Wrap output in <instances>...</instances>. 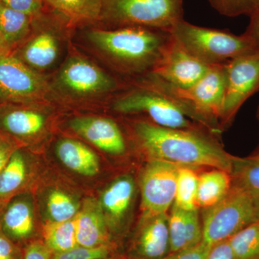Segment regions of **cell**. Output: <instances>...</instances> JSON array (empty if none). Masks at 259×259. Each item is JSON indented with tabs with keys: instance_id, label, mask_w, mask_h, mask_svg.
<instances>
[{
	"instance_id": "2e32d148",
	"label": "cell",
	"mask_w": 259,
	"mask_h": 259,
	"mask_svg": "<svg viewBox=\"0 0 259 259\" xmlns=\"http://www.w3.org/2000/svg\"><path fill=\"white\" fill-rule=\"evenodd\" d=\"M47 117L35 105L0 104V136L22 148L45 132Z\"/></svg>"
},
{
	"instance_id": "83f0119b",
	"label": "cell",
	"mask_w": 259,
	"mask_h": 259,
	"mask_svg": "<svg viewBox=\"0 0 259 259\" xmlns=\"http://www.w3.org/2000/svg\"><path fill=\"white\" fill-rule=\"evenodd\" d=\"M47 223H59L74 219L79 212V204L72 195L64 191L54 189L46 199Z\"/></svg>"
},
{
	"instance_id": "ffe728a7",
	"label": "cell",
	"mask_w": 259,
	"mask_h": 259,
	"mask_svg": "<svg viewBox=\"0 0 259 259\" xmlns=\"http://www.w3.org/2000/svg\"><path fill=\"white\" fill-rule=\"evenodd\" d=\"M168 214L171 253L188 249L203 241L199 209L186 210L173 204Z\"/></svg>"
},
{
	"instance_id": "d4e9b609",
	"label": "cell",
	"mask_w": 259,
	"mask_h": 259,
	"mask_svg": "<svg viewBox=\"0 0 259 259\" xmlns=\"http://www.w3.org/2000/svg\"><path fill=\"white\" fill-rule=\"evenodd\" d=\"M48 8L64 15L73 25L99 23L102 0H44Z\"/></svg>"
},
{
	"instance_id": "6da1fadb",
	"label": "cell",
	"mask_w": 259,
	"mask_h": 259,
	"mask_svg": "<svg viewBox=\"0 0 259 259\" xmlns=\"http://www.w3.org/2000/svg\"><path fill=\"white\" fill-rule=\"evenodd\" d=\"M129 126L135 141L148 159L193 168H220L231 173L233 156L225 151L218 135L206 127L170 128L144 118L131 120Z\"/></svg>"
},
{
	"instance_id": "8fae6325",
	"label": "cell",
	"mask_w": 259,
	"mask_h": 259,
	"mask_svg": "<svg viewBox=\"0 0 259 259\" xmlns=\"http://www.w3.org/2000/svg\"><path fill=\"white\" fill-rule=\"evenodd\" d=\"M225 64L212 66L203 77L189 89H182L199 124L218 136L226 91Z\"/></svg>"
},
{
	"instance_id": "5b68a950",
	"label": "cell",
	"mask_w": 259,
	"mask_h": 259,
	"mask_svg": "<svg viewBox=\"0 0 259 259\" xmlns=\"http://www.w3.org/2000/svg\"><path fill=\"white\" fill-rule=\"evenodd\" d=\"M184 0H102L99 23L107 29L139 26L170 31L184 20Z\"/></svg>"
},
{
	"instance_id": "277c9868",
	"label": "cell",
	"mask_w": 259,
	"mask_h": 259,
	"mask_svg": "<svg viewBox=\"0 0 259 259\" xmlns=\"http://www.w3.org/2000/svg\"><path fill=\"white\" fill-rule=\"evenodd\" d=\"M169 32L190 54L209 66L225 64L240 56L255 52L253 44L244 33L237 35L226 30L198 26L185 19Z\"/></svg>"
},
{
	"instance_id": "4dcf8cb0",
	"label": "cell",
	"mask_w": 259,
	"mask_h": 259,
	"mask_svg": "<svg viewBox=\"0 0 259 259\" xmlns=\"http://www.w3.org/2000/svg\"><path fill=\"white\" fill-rule=\"evenodd\" d=\"M119 254V250L110 245H103L96 248H86L77 245L66 251L52 253L51 259H105Z\"/></svg>"
},
{
	"instance_id": "836d02e7",
	"label": "cell",
	"mask_w": 259,
	"mask_h": 259,
	"mask_svg": "<svg viewBox=\"0 0 259 259\" xmlns=\"http://www.w3.org/2000/svg\"><path fill=\"white\" fill-rule=\"evenodd\" d=\"M23 248L15 244L0 228V259H23Z\"/></svg>"
},
{
	"instance_id": "bcb514c9",
	"label": "cell",
	"mask_w": 259,
	"mask_h": 259,
	"mask_svg": "<svg viewBox=\"0 0 259 259\" xmlns=\"http://www.w3.org/2000/svg\"><path fill=\"white\" fill-rule=\"evenodd\" d=\"M116 259H124V258H122V257L121 256V255L120 254H119L118 255H117V258H116Z\"/></svg>"
},
{
	"instance_id": "ab89813d",
	"label": "cell",
	"mask_w": 259,
	"mask_h": 259,
	"mask_svg": "<svg viewBox=\"0 0 259 259\" xmlns=\"http://www.w3.org/2000/svg\"><path fill=\"white\" fill-rule=\"evenodd\" d=\"M254 203L255 221L259 223V195L253 197Z\"/></svg>"
},
{
	"instance_id": "f1b7e54d",
	"label": "cell",
	"mask_w": 259,
	"mask_h": 259,
	"mask_svg": "<svg viewBox=\"0 0 259 259\" xmlns=\"http://www.w3.org/2000/svg\"><path fill=\"white\" fill-rule=\"evenodd\" d=\"M199 175L194 168L180 166L177 175L175 205L186 210L199 209L197 205Z\"/></svg>"
},
{
	"instance_id": "30bf717a",
	"label": "cell",
	"mask_w": 259,
	"mask_h": 259,
	"mask_svg": "<svg viewBox=\"0 0 259 259\" xmlns=\"http://www.w3.org/2000/svg\"><path fill=\"white\" fill-rule=\"evenodd\" d=\"M226 91L220 125L229 128L242 105L259 92V52L240 56L225 64Z\"/></svg>"
},
{
	"instance_id": "4fadbf2b",
	"label": "cell",
	"mask_w": 259,
	"mask_h": 259,
	"mask_svg": "<svg viewBox=\"0 0 259 259\" xmlns=\"http://www.w3.org/2000/svg\"><path fill=\"white\" fill-rule=\"evenodd\" d=\"M180 167L170 162L148 159L140 178L144 212L167 214L170 210L175 203Z\"/></svg>"
},
{
	"instance_id": "603a6c76",
	"label": "cell",
	"mask_w": 259,
	"mask_h": 259,
	"mask_svg": "<svg viewBox=\"0 0 259 259\" xmlns=\"http://www.w3.org/2000/svg\"><path fill=\"white\" fill-rule=\"evenodd\" d=\"M233 181L230 172L220 168H209L199 175L197 205L209 208L224 198L231 190Z\"/></svg>"
},
{
	"instance_id": "f546056e",
	"label": "cell",
	"mask_w": 259,
	"mask_h": 259,
	"mask_svg": "<svg viewBox=\"0 0 259 259\" xmlns=\"http://www.w3.org/2000/svg\"><path fill=\"white\" fill-rule=\"evenodd\" d=\"M228 241L236 259H259V223L245 227Z\"/></svg>"
},
{
	"instance_id": "ac0fdd59",
	"label": "cell",
	"mask_w": 259,
	"mask_h": 259,
	"mask_svg": "<svg viewBox=\"0 0 259 259\" xmlns=\"http://www.w3.org/2000/svg\"><path fill=\"white\" fill-rule=\"evenodd\" d=\"M78 136L99 149L112 156H122L127 151V141L120 125L109 117H79L70 122Z\"/></svg>"
},
{
	"instance_id": "4316f807",
	"label": "cell",
	"mask_w": 259,
	"mask_h": 259,
	"mask_svg": "<svg viewBox=\"0 0 259 259\" xmlns=\"http://www.w3.org/2000/svg\"><path fill=\"white\" fill-rule=\"evenodd\" d=\"M41 238L51 254L72 249L78 245L74 219L47 223L42 228Z\"/></svg>"
},
{
	"instance_id": "52a82bcc",
	"label": "cell",
	"mask_w": 259,
	"mask_h": 259,
	"mask_svg": "<svg viewBox=\"0 0 259 259\" xmlns=\"http://www.w3.org/2000/svg\"><path fill=\"white\" fill-rule=\"evenodd\" d=\"M203 242L213 245L228 241L255 221L253 196L233 185L218 203L202 211Z\"/></svg>"
},
{
	"instance_id": "7dc6e473",
	"label": "cell",
	"mask_w": 259,
	"mask_h": 259,
	"mask_svg": "<svg viewBox=\"0 0 259 259\" xmlns=\"http://www.w3.org/2000/svg\"><path fill=\"white\" fill-rule=\"evenodd\" d=\"M117 255H115V256L111 257V258H105V259H116L117 258Z\"/></svg>"
},
{
	"instance_id": "8992f818",
	"label": "cell",
	"mask_w": 259,
	"mask_h": 259,
	"mask_svg": "<svg viewBox=\"0 0 259 259\" xmlns=\"http://www.w3.org/2000/svg\"><path fill=\"white\" fill-rule=\"evenodd\" d=\"M73 26L64 15L46 5L45 10L34 17L31 33L10 54L37 72L46 71L59 59L61 35Z\"/></svg>"
},
{
	"instance_id": "9c48e42d",
	"label": "cell",
	"mask_w": 259,
	"mask_h": 259,
	"mask_svg": "<svg viewBox=\"0 0 259 259\" xmlns=\"http://www.w3.org/2000/svg\"><path fill=\"white\" fill-rule=\"evenodd\" d=\"M49 91L46 78L10 53L0 54V102L35 105Z\"/></svg>"
},
{
	"instance_id": "8d00e7d4",
	"label": "cell",
	"mask_w": 259,
	"mask_h": 259,
	"mask_svg": "<svg viewBox=\"0 0 259 259\" xmlns=\"http://www.w3.org/2000/svg\"><path fill=\"white\" fill-rule=\"evenodd\" d=\"M250 22L244 34L249 38L255 51L259 52V7L249 15Z\"/></svg>"
},
{
	"instance_id": "1f68e13d",
	"label": "cell",
	"mask_w": 259,
	"mask_h": 259,
	"mask_svg": "<svg viewBox=\"0 0 259 259\" xmlns=\"http://www.w3.org/2000/svg\"><path fill=\"white\" fill-rule=\"evenodd\" d=\"M209 3L220 14L235 18L249 15L256 7L253 0H209Z\"/></svg>"
},
{
	"instance_id": "7bdbcfd3",
	"label": "cell",
	"mask_w": 259,
	"mask_h": 259,
	"mask_svg": "<svg viewBox=\"0 0 259 259\" xmlns=\"http://www.w3.org/2000/svg\"><path fill=\"white\" fill-rule=\"evenodd\" d=\"M253 1H254L255 7L258 8V7H259V0H253Z\"/></svg>"
},
{
	"instance_id": "f6af8a7d",
	"label": "cell",
	"mask_w": 259,
	"mask_h": 259,
	"mask_svg": "<svg viewBox=\"0 0 259 259\" xmlns=\"http://www.w3.org/2000/svg\"><path fill=\"white\" fill-rule=\"evenodd\" d=\"M4 204L3 203H0V212H1L2 209H3V207H4Z\"/></svg>"
},
{
	"instance_id": "74e56055",
	"label": "cell",
	"mask_w": 259,
	"mask_h": 259,
	"mask_svg": "<svg viewBox=\"0 0 259 259\" xmlns=\"http://www.w3.org/2000/svg\"><path fill=\"white\" fill-rule=\"evenodd\" d=\"M206 259H236L229 241H226L211 247Z\"/></svg>"
},
{
	"instance_id": "60d3db41",
	"label": "cell",
	"mask_w": 259,
	"mask_h": 259,
	"mask_svg": "<svg viewBox=\"0 0 259 259\" xmlns=\"http://www.w3.org/2000/svg\"><path fill=\"white\" fill-rule=\"evenodd\" d=\"M1 53H6V51H5L3 35H2L1 31H0V54H1Z\"/></svg>"
},
{
	"instance_id": "7a4b0ae2",
	"label": "cell",
	"mask_w": 259,
	"mask_h": 259,
	"mask_svg": "<svg viewBox=\"0 0 259 259\" xmlns=\"http://www.w3.org/2000/svg\"><path fill=\"white\" fill-rule=\"evenodd\" d=\"M88 37L112 69L132 80L152 72L172 38L167 30L139 26L93 28Z\"/></svg>"
},
{
	"instance_id": "b9f144b4",
	"label": "cell",
	"mask_w": 259,
	"mask_h": 259,
	"mask_svg": "<svg viewBox=\"0 0 259 259\" xmlns=\"http://www.w3.org/2000/svg\"><path fill=\"white\" fill-rule=\"evenodd\" d=\"M253 154H259V142L258 144V146L255 148L254 152L253 153Z\"/></svg>"
},
{
	"instance_id": "d590c367",
	"label": "cell",
	"mask_w": 259,
	"mask_h": 259,
	"mask_svg": "<svg viewBox=\"0 0 259 259\" xmlns=\"http://www.w3.org/2000/svg\"><path fill=\"white\" fill-rule=\"evenodd\" d=\"M23 253V259H51V252L42 239L24 247Z\"/></svg>"
},
{
	"instance_id": "c3c4849f",
	"label": "cell",
	"mask_w": 259,
	"mask_h": 259,
	"mask_svg": "<svg viewBox=\"0 0 259 259\" xmlns=\"http://www.w3.org/2000/svg\"><path fill=\"white\" fill-rule=\"evenodd\" d=\"M0 104H1V102H0Z\"/></svg>"
},
{
	"instance_id": "7c38bea8",
	"label": "cell",
	"mask_w": 259,
	"mask_h": 259,
	"mask_svg": "<svg viewBox=\"0 0 259 259\" xmlns=\"http://www.w3.org/2000/svg\"><path fill=\"white\" fill-rule=\"evenodd\" d=\"M171 254L168 214L144 212L134 231L121 247L124 259H165Z\"/></svg>"
},
{
	"instance_id": "e575fe53",
	"label": "cell",
	"mask_w": 259,
	"mask_h": 259,
	"mask_svg": "<svg viewBox=\"0 0 259 259\" xmlns=\"http://www.w3.org/2000/svg\"><path fill=\"white\" fill-rule=\"evenodd\" d=\"M211 247L202 241L188 249L171 253L165 259H206Z\"/></svg>"
},
{
	"instance_id": "3957f363",
	"label": "cell",
	"mask_w": 259,
	"mask_h": 259,
	"mask_svg": "<svg viewBox=\"0 0 259 259\" xmlns=\"http://www.w3.org/2000/svg\"><path fill=\"white\" fill-rule=\"evenodd\" d=\"M130 88L114 97L112 108L123 115H143L153 123L176 129L205 127L191 120L166 95L139 79L131 80ZM126 86V85H125Z\"/></svg>"
},
{
	"instance_id": "f35d334b",
	"label": "cell",
	"mask_w": 259,
	"mask_h": 259,
	"mask_svg": "<svg viewBox=\"0 0 259 259\" xmlns=\"http://www.w3.org/2000/svg\"><path fill=\"white\" fill-rule=\"evenodd\" d=\"M17 147L13 143L0 136V172L3 169L10 156Z\"/></svg>"
},
{
	"instance_id": "484cf974",
	"label": "cell",
	"mask_w": 259,
	"mask_h": 259,
	"mask_svg": "<svg viewBox=\"0 0 259 259\" xmlns=\"http://www.w3.org/2000/svg\"><path fill=\"white\" fill-rule=\"evenodd\" d=\"M231 175L233 185L243 189L253 197L259 195V154L248 157L233 156Z\"/></svg>"
},
{
	"instance_id": "7402d4cb",
	"label": "cell",
	"mask_w": 259,
	"mask_h": 259,
	"mask_svg": "<svg viewBox=\"0 0 259 259\" xmlns=\"http://www.w3.org/2000/svg\"><path fill=\"white\" fill-rule=\"evenodd\" d=\"M56 154L66 168L79 175L93 177L100 171V160L96 153L76 140H60L56 144Z\"/></svg>"
},
{
	"instance_id": "ba28073f",
	"label": "cell",
	"mask_w": 259,
	"mask_h": 259,
	"mask_svg": "<svg viewBox=\"0 0 259 259\" xmlns=\"http://www.w3.org/2000/svg\"><path fill=\"white\" fill-rule=\"evenodd\" d=\"M56 87L73 98L106 96L125 88V83L80 56H72L61 66Z\"/></svg>"
},
{
	"instance_id": "ee69618b",
	"label": "cell",
	"mask_w": 259,
	"mask_h": 259,
	"mask_svg": "<svg viewBox=\"0 0 259 259\" xmlns=\"http://www.w3.org/2000/svg\"><path fill=\"white\" fill-rule=\"evenodd\" d=\"M256 117H257V119H258V122H259V105H258V109H257Z\"/></svg>"
},
{
	"instance_id": "cb8c5ba5",
	"label": "cell",
	"mask_w": 259,
	"mask_h": 259,
	"mask_svg": "<svg viewBox=\"0 0 259 259\" xmlns=\"http://www.w3.org/2000/svg\"><path fill=\"white\" fill-rule=\"evenodd\" d=\"M33 18L31 15L0 5V31L6 53H11L31 33Z\"/></svg>"
},
{
	"instance_id": "e0dca14e",
	"label": "cell",
	"mask_w": 259,
	"mask_h": 259,
	"mask_svg": "<svg viewBox=\"0 0 259 259\" xmlns=\"http://www.w3.org/2000/svg\"><path fill=\"white\" fill-rule=\"evenodd\" d=\"M0 228L21 248L42 239L38 237L31 195L22 192L10 199L0 212Z\"/></svg>"
},
{
	"instance_id": "5bb4252c",
	"label": "cell",
	"mask_w": 259,
	"mask_h": 259,
	"mask_svg": "<svg viewBox=\"0 0 259 259\" xmlns=\"http://www.w3.org/2000/svg\"><path fill=\"white\" fill-rule=\"evenodd\" d=\"M136 197V184L132 177L116 179L103 191L99 202L112 241L121 249L128 235L127 221Z\"/></svg>"
},
{
	"instance_id": "d6a6232c",
	"label": "cell",
	"mask_w": 259,
	"mask_h": 259,
	"mask_svg": "<svg viewBox=\"0 0 259 259\" xmlns=\"http://www.w3.org/2000/svg\"><path fill=\"white\" fill-rule=\"evenodd\" d=\"M0 5L32 17L40 14L46 8L44 0H0Z\"/></svg>"
},
{
	"instance_id": "9a60e30c",
	"label": "cell",
	"mask_w": 259,
	"mask_h": 259,
	"mask_svg": "<svg viewBox=\"0 0 259 259\" xmlns=\"http://www.w3.org/2000/svg\"><path fill=\"white\" fill-rule=\"evenodd\" d=\"M212 66L192 55L172 36L151 73L177 88L189 89L202 79Z\"/></svg>"
},
{
	"instance_id": "44dd1931",
	"label": "cell",
	"mask_w": 259,
	"mask_h": 259,
	"mask_svg": "<svg viewBox=\"0 0 259 259\" xmlns=\"http://www.w3.org/2000/svg\"><path fill=\"white\" fill-rule=\"evenodd\" d=\"M30 174L28 155L23 148H17L0 172V203L5 204L12 197L25 192Z\"/></svg>"
},
{
	"instance_id": "d6986e66",
	"label": "cell",
	"mask_w": 259,
	"mask_h": 259,
	"mask_svg": "<svg viewBox=\"0 0 259 259\" xmlns=\"http://www.w3.org/2000/svg\"><path fill=\"white\" fill-rule=\"evenodd\" d=\"M74 221L78 245L86 248L110 245L119 250L112 241L99 202L93 199L85 201Z\"/></svg>"
}]
</instances>
